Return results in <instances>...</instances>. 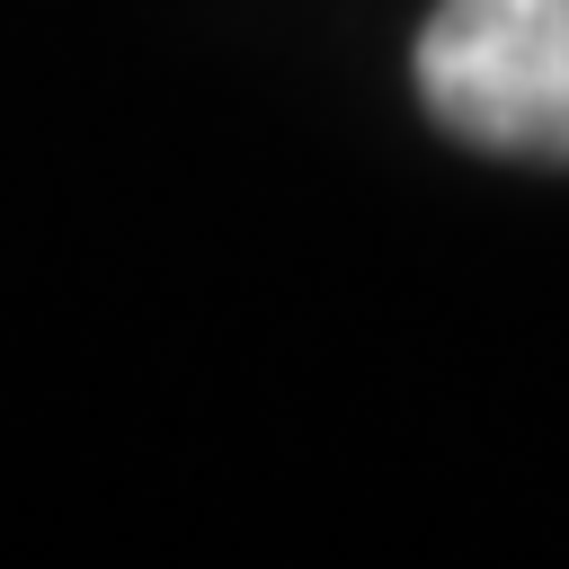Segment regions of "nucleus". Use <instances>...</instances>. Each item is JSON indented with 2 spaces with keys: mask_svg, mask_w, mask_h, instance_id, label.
Wrapping results in <instances>:
<instances>
[{
  "mask_svg": "<svg viewBox=\"0 0 569 569\" xmlns=\"http://www.w3.org/2000/svg\"><path fill=\"white\" fill-rule=\"evenodd\" d=\"M427 116L525 169H569V0H445L418 36Z\"/></svg>",
  "mask_w": 569,
  "mask_h": 569,
  "instance_id": "1",
  "label": "nucleus"
}]
</instances>
